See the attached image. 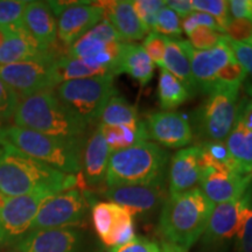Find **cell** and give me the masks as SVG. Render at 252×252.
I'll return each mask as SVG.
<instances>
[{"instance_id": "6da1fadb", "label": "cell", "mask_w": 252, "mask_h": 252, "mask_svg": "<svg viewBox=\"0 0 252 252\" xmlns=\"http://www.w3.org/2000/svg\"><path fill=\"white\" fill-rule=\"evenodd\" d=\"M84 181L81 173L65 174L26 156L0 138V193L15 197L34 193H60Z\"/></svg>"}, {"instance_id": "7a4b0ae2", "label": "cell", "mask_w": 252, "mask_h": 252, "mask_svg": "<svg viewBox=\"0 0 252 252\" xmlns=\"http://www.w3.org/2000/svg\"><path fill=\"white\" fill-rule=\"evenodd\" d=\"M214 207L197 187L169 194L160 215V232L166 242L187 252L203 236Z\"/></svg>"}, {"instance_id": "3957f363", "label": "cell", "mask_w": 252, "mask_h": 252, "mask_svg": "<svg viewBox=\"0 0 252 252\" xmlns=\"http://www.w3.org/2000/svg\"><path fill=\"white\" fill-rule=\"evenodd\" d=\"M12 121L18 127L68 140H78L87 128L72 117L53 90L20 98Z\"/></svg>"}, {"instance_id": "277c9868", "label": "cell", "mask_w": 252, "mask_h": 252, "mask_svg": "<svg viewBox=\"0 0 252 252\" xmlns=\"http://www.w3.org/2000/svg\"><path fill=\"white\" fill-rule=\"evenodd\" d=\"M168 154L152 141H144L110 156L105 184L117 186L163 184Z\"/></svg>"}, {"instance_id": "5b68a950", "label": "cell", "mask_w": 252, "mask_h": 252, "mask_svg": "<svg viewBox=\"0 0 252 252\" xmlns=\"http://www.w3.org/2000/svg\"><path fill=\"white\" fill-rule=\"evenodd\" d=\"M2 137L20 152L60 172L74 175L81 173L82 160L78 140L52 137L14 125L5 126Z\"/></svg>"}, {"instance_id": "8992f818", "label": "cell", "mask_w": 252, "mask_h": 252, "mask_svg": "<svg viewBox=\"0 0 252 252\" xmlns=\"http://www.w3.org/2000/svg\"><path fill=\"white\" fill-rule=\"evenodd\" d=\"M115 75H104L63 82L55 88V94L62 105L83 126L99 121L104 108L117 90Z\"/></svg>"}, {"instance_id": "52a82bcc", "label": "cell", "mask_w": 252, "mask_h": 252, "mask_svg": "<svg viewBox=\"0 0 252 252\" xmlns=\"http://www.w3.org/2000/svg\"><path fill=\"white\" fill-rule=\"evenodd\" d=\"M239 89L217 87L208 94V98L195 111L193 117L191 130L198 144L223 141L228 137L237 117Z\"/></svg>"}, {"instance_id": "ba28073f", "label": "cell", "mask_w": 252, "mask_h": 252, "mask_svg": "<svg viewBox=\"0 0 252 252\" xmlns=\"http://www.w3.org/2000/svg\"><path fill=\"white\" fill-rule=\"evenodd\" d=\"M59 56L34 61L0 64V80L17 93L20 98L41 91L53 90L59 86L54 70Z\"/></svg>"}, {"instance_id": "9c48e42d", "label": "cell", "mask_w": 252, "mask_h": 252, "mask_svg": "<svg viewBox=\"0 0 252 252\" xmlns=\"http://www.w3.org/2000/svg\"><path fill=\"white\" fill-rule=\"evenodd\" d=\"M58 193H34L7 197L0 209V244H17L31 231L47 198Z\"/></svg>"}, {"instance_id": "30bf717a", "label": "cell", "mask_w": 252, "mask_h": 252, "mask_svg": "<svg viewBox=\"0 0 252 252\" xmlns=\"http://www.w3.org/2000/svg\"><path fill=\"white\" fill-rule=\"evenodd\" d=\"M87 198L76 188L60 191L47 198L32 224L31 231L78 225L87 213Z\"/></svg>"}, {"instance_id": "8fae6325", "label": "cell", "mask_w": 252, "mask_h": 252, "mask_svg": "<svg viewBox=\"0 0 252 252\" xmlns=\"http://www.w3.org/2000/svg\"><path fill=\"white\" fill-rule=\"evenodd\" d=\"M91 216L97 235L110 249L134 238L133 214L126 208L113 202H97L94 204Z\"/></svg>"}, {"instance_id": "7c38bea8", "label": "cell", "mask_w": 252, "mask_h": 252, "mask_svg": "<svg viewBox=\"0 0 252 252\" xmlns=\"http://www.w3.org/2000/svg\"><path fill=\"white\" fill-rule=\"evenodd\" d=\"M144 123L149 139L168 149H181L187 146L194 138L190 123L180 112H154L147 116Z\"/></svg>"}, {"instance_id": "4fadbf2b", "label": "cell", "mask_w": 252, "mask_h": 252, "mask_svg": "<svg viewBox=\"0 0 252 252\" xmlns=\"http://www.w3.org/2000/svg\"><path fill=\"white\" fill-rule=\"evenodd\" d=\"M56 18L59 40L70 47L102 21L104 12L91 1H71Z\"/></svg>"}, {"instance_id": "5bb4252c", "label": "cell", "mask_w": 252, "mask_h": 252, "mask_svg": "<svg viewBox=\"0 0 252 252\" xmlns=\"http://www.w3.org/2000/svg\"><path fill=\"white\" fill-rule=\"evenodd\" d=\"M235 59L228 43V37L224 36L219 45L207 50L191 52V75L196 91L203 94L212 93L215 88L217 72L229 62Z\"/></svg>"}, {"instance_id": "9a60e30c", "label": "cell", "mask_w": 252, "mask_h": 252, "mask_svg": "<svg viewBox=\"0 0 252 252\" xmlns=\"http://www.w3.org/2000/svg\"><path fill=\"white\" fill-rule=\"evenodd\" d=\"M252 174L238 172H219L203 169L201 175V190L214 204L241 198L251 187Z\"/></svg>"}, {"instance_id": "2e32d148", "label": "cell", "mask_w": 252, "mask_h": 252, "mask_svg": "<svg viewBox=\"0 0 252 252\" xmlns=\"http://www.w3.org/2000/svg\"><path fill=\"white\" fill-rule=\"evenodd\" d=\"M105 196L134 215L157 209L166 198V190L163 184L117 186L106 189Z\"/></svg>"}, {"instance_id": "e0dca14e", "label": "cell", "mask_w": 252, "mask_h": 252, "mask_svg": "<svg viewBox=\"0 0 252 252\" xmlns=\"http://www.w3.org/2000/svg\"><path fill=\"white\" fill-rule=\"evenodd\" d=\"M5 40L0 46V64L34 61L58 56L55 47L46 48L32 37L23 25L4 28Z\"/></svg>"}, {"instance_id": "ac0fdd59", "label": "cell", "mask_w": 252, "mask_h": 252, "mask_svg": "<svg viewBox=\"0 0 252 252\" xmlns=\"http://www.w3.org/2000/svg\"><path fill=\"white\" fill-rule=\"evenodd\" d=\"M80 232L71 228L33 230L15 244L20 252H75Z\"/></svg>"}, {"instance_id": "d6986e66", "label": "cell", "mask_w": 252, "mask_h": 252, "mask_svg": "<svg viewBox=\"0 0 252 252\" xmlns=\"http://www.w3.org/2000/svg\"><path fill=\"white\" fill-rule=\"evenodd\" d=\"M245 200H247V193L238 200L220 203L214 207L212 215L208 220L206 231L203 234L204 243L219 245L235 237L237 234Z\"/></svg>"}, {"instance_id": "ffe728a7", "label": "cell", "mask_w": 252, "mask_h": 252, "mask_svg": "<svg viewBox=\"0 0 252 252\" xmlns=\"http://www.w3.org/2000/svg\"><path fill=\"white\" fill-rule=\"evenodd\" d=\"M94 5L103 9L104 18L117 31L122 42L131 43L143 40L150 34L132 7L128 0H112V1H94Z\"/></svg>"}, {"instance_id": "44dd1931", "label": "cell", "mask_w": 252, "mask_h": 252, "mask_svg": "<svg viewBox=\"0 0 252 252\" xmlns=\"http://www.w3.org/2000/svg\"><path fill=\"white\" fill-rule=\"evenodd\" d=\"M202 167L198 146L186 147L172 157L169 167V194L182 193L195 188L201 180Z\"/></svg>"}, {"instance_id": "7402d4cb", "label": "cell", "mask_w": 252, "mask_h": 252, "mask_svg": "<svg viewBox=\"0 0 252 252\" xmlns=\"http://www.w3.org/2000/svg\"><path fill=\"white\" fill-rule=\"evenodd\" d=\"M23 26L42 47H55L58 40V23L48 1H28L24 12Z\"/></svg>"}, {"instance_id": "603a6c76", "label": "cell", "mask_w": 252, "mask_h": 252, "mask_svg": "<svg viewBox=\"0 0 252 252\" xmlns=\"http://www.w3.org/2000/svg\"><path fill=\"white\" fill-rule=\"evenodd\" d=\"M110 156V149L98 127L88 139L83 154V179L86 184L94 186L103 185L106 179V171Z\"/></svg>"}, {"instance_id": "cb8c5ba5", "label": "cell", "mask_w": 252, "mask_h": 252, "mask_svg": "<svg viewBox=\"0 0 252 252\" xmlns=\"http://www.w3.org/2000/svg\"><path fill=\"white\" fill-rule=\"evenodd\" d=\"M191 52L193 47L189 41L166 37V50L162 68L180 80L190 94L196 93V88L191 75Z\"/></svg>"}, {"instance_id": "d4e9b609", "label": "cell", "mask_w": 252, "mask_h": 252, "mask_svg": "<svg viewBox=\"0 0 252 252\" xmlns=\"http://www.w3.org/2000/svg\"><path fill=\"white\" fill-rule=\"evenodd\" d=\"M125 72L145 87L150 83L154 75V63L151 61L143 46L135 43H124L119 58L117 75Z\"/></svg>"}, {"instance_id": "484cf974", "label": "cell", "mask_w": 252, "mask_h": 252, "mask_svg": "<svg viewBox=\"0 0 252 252\" xmlns=\"http://www.w3.org/2000/svg\"><path fill=\"white\" fill-rule=\"evenodd\" d=\"M225 145L239 171L243 174H252V131L235 122Z\"/></svg>"}, {"instance_id": "4316f807", "label": "cell", "mask_w": 252, "mask_h": 252, "mask_svg": "<svg viewBox=\"0 0 252 252\" xmlns=\"http://www.w3.org/2000/svg\"><path fill=\"white\" fill-rule=\"evenodd\" d=\"M98 128L102 132L111 154L117 151L135 146L149 139L146 126L143 121L133 126L98 125Z\"/></svg>"}, {"instance_id": "83f0119b", "label": "cell", "mask_w": 252, "mask_h": 252, "mask_svg": "<svg viewBox=\"0 0 252 252\" xmlns=\"http://www.w3.org/2000/svg\"><path fill=\"white\" fill-rule=\"evenodd\" d=\"M190 96V93L180 80L165 68L160 69L158 82V100L160 108L171 111L187 102Z\"/></svg>"}, {"instance_id": "f1b7e54d", "label": "cell", "mask_w": 252, "mask_h": 252, "mask_svg": "<svg viewBox=\"0 0 252 252\" xmlns=\"http://www.w3.org/2000/svg\"><path fill=\"white\" fill-rule=\"evenodd\" d=\"M140 122L137 108L121 96H113L99 117V125L105 126H133Z\"/></svg>"}, {"instance_id": "f546056e", "label": "cell", "mask_w": 252, "mask_h": 252, "mask_svg": "<svg viewBox=\"0 0 252 252\" xmlns=\"http://www.w3.org/2000/svg\"><path fill=\"white\" fill-rule=\"evenodd\" d=\"M54 70L56 74V78L59 81V84L71 80H80V78H89L109 75L98 68L91 67L84 60L70 58L68 55L59 56L58 60L55 61Z\"/></svg>"}, {"instance_id": "4dcf8cb0", "label": "cell", "mask_w": 252, "mask_h": 252, "mask_svg": "<svg viewBox=\"0 0 252 252\" xmlns=\"http://www.w3.org/2000/svg\"><path fill=\"white\" fill-rule=\"evenodd\" d=\"M236 248L238 252H252V187L247 191V200L236 234Z\"/></svg>"}, {"instance_id": "1f68e13d", "label": "cell", "mask_w": 252, "mask_h": 252, "mask_svg": "<svg viewBox=\"0 0 252 252\" xmlns=\"http://www.w3.org/2000/svg\"><path fill=\"white\" fill-rule=\"evenodd\" d=\"M191 6L196 12L207 13L215 19L219 27L224 34L225 28L230 21L228 1L225 0H191Z\"/></svg>"}, {"instance_id": "d6a6232c", "label": "cell", "mask_w": 252, "mask_h": 252, "mask_svg": "<svg viewBox=\"0 0 252 252\" xmlns=\"http://www.w3.org/2000/svg\"><path fill=\"white\" fill-rule=\"evenodd\" d=\"M153 32L161 34L166 37L180 39L182 34L180 17L171 8L165 6L160 9V12L157 15L156 26H154Z\"/></svg>"}, {"instance_id": "836d02e7", "label": "cell", "mask_w": 252, "mask_h": 252, "mask_svg": "<svg viewBox=\"0 0 252 252\" xmlns=\"http://www.w3.org/2000/svg\"><path fill=\"white\" fill-rule=\"evenodd\" d=\"M26 0H0V28H11L23 25Z\"/></svg>"}, {"instance_id": "e575fe53", "label": "cell", "mask_w": 252, "mask_h": 252, "mask_svg": "<svg viewBox=\"0 0 252 252\" xmlns=\"http://www.w3.org/2000/svg\"><path fill=\"white\" fill-rule=\"evenodd\" d=\"M166 6L165 0H134L132 1L134 13L139 18L149 33H152L156 26L157 15Z\"/></svg>"}, {"instance_id": "d590c367", "label": "cell", "mask_w": 252, "mask_h": 252, "mask_svg": "<svg viewBox=\"0 0 252 252\" xmlns=\"http://www.w3.org/2000/svg\"><path fill=\"white\" fill-rule=\"evenodd\" d=\"M225 35L213 28L207 26H198L188 34L189 43L195 50H207L219 45Z\"/></svg>"}, {"instance_id": "8d00e7d4", "label": "cell", "mask_w": 252, "mask_h": 252, "mask_svg": "<svg viewBox=\"0 0 252 252\" xmlns=\"http://www.w3.org/2000/svg\"><path fill=\"white\" fill-rule=\"evenodd\" d=\"M247 78V72L236 59L229 62L217 72L215 78V88L217 87H235L241 88ZM214 88V89H215Z\"/></svg>"}, {"instance_id": "74e56055", "label": "cell", "mask_w": 252, "mask_h": 252, "mask_svg": "<svg viewBox=\"0 0 252 252\" xmlns=\"http://www.w3.org/2000/svg\"><path fill=\"white\" fill-rule=\"evenodd\" d=\"M19 100L20 96L4 81L0 80V123L2 125L13 119Z\"/></svg>"}, {"instance_id": "f35d334b", "label": "cell", "mask_w": 252, "mask_h": 252, "mask_svg": "<svg viewBox=\"0 0 252 252\" xmlns=\"http://www.w3.org/2000/svg\"><path fill=\"white\" fill-rule=\"evenodd\" d=\"M224 35L234 42L250 43L252 41V20L249 18L230 19Z\"/></svg>"}, {"instance_id": "ab89813d", "label": "cell", "mask_w": 252, "mask_h": 252, "mask_svg": "<svg viewBox=\"0 0 252 252\" xmlns=\"http://www.w3.org/2000/svg\"><path fill=\"white\" fill-rule=\"evenodd\" d=\"M143 48L146 52V54L149 55L151 61L154 64L162 68L163 56H165L166 50V36L156 33V32L147 34V36L144 39Z\"/></svg>"}, {"instance_id": "60d3db41", "label": "cell", "mask_w": 252, "mask_h": 252, "mask_svg": "<svg viewBox=\"0 0 252 252\" xmlns=\"http://www.w3.org/2000/svg\"><path fill=\"white\" fill-rule=\"evenodd\" d=\"M198 26H207L213 28L220 33H222L220 28L219 27V24L216 23V20L214 19L212 15L207 14V13H202V12H191L190 14L187 15V17L184 18L181 23V27L182 31H185V33L190 34L195 28Z\"/></svg>"}, {"instance_id": "b9f144b4", "label": "cell", "mask_w": 252, "mask_h": 252, "mask_svg": "<svg viewBox=\"0 0 252 252\" xmlns=\"http://www.w3.org/2000/svg\"><path fill=\"white\" fill-rule=\"evenodd\" d=\"M228 43L236 61L243 67L245 72H247V80L252 82V45L234 42L229 39Z\"/></svg>"}, {"instance_id": "7bdbcfd3", "label": "cell", "mask_w": 252, "mask_h": 252, "mask_svg": "<svg viewBox=\"0 0 252 252\" xmlns=\"http://www.w3.org/2000/svg\"><path fill=\"white\" fill-rule=\"evenodd\" d=\"M159 249L156 242L144 237H134L127 243L111 248L109 252H156Z\"/></svg>"}, {"instance_id": "ee69618b", "label": "cell", "mask_w": 252, "mask_h": 252, "mask_svg": "<svg viewBox=\"0 0 252 252\" xmlns=\"http://www.w3.org/2000/svg\"><path fill=\"white\" fill-rule=\"evenodd\" d=\"M89 33L97 40L102 41L104 43H112V42H122L117 31L115 27L106 20L105 18L102 19V21L94 26L93 30L89 31ZM124 43V42H123Z\"/></svg>"}, {"instance_id": "f6af8a7d", "label": "cell", "mask_w": 252, "mask_h": 252, "mask_svg": "<svg viewBox=\"0 0 252 252\" xmlns=\"http://www.w3.org/2000/svg\"><path fill=\"white\" fill-rule=\"evenodd\" d=\"M228 8L231 19H250L252 0H231V1H228Z\"/></svg>"}, {"instance_id": "bcb514c9", "label": "cell", "mask_w": 252, "mask_h": 252, "mask_svg": "<svg viewBox=\"0 0 252 252\" xmlns=\"http://www.w3.org/2000/svg\"><path fill=\"white\" fill-rule=\"evenodd\" d=\"M236 122L241 123L252 131V99H242L238 102Z\"/></svg>"}, {"instance_id": "7dc6e473", "label": "cell", "mask_w": 252, "mask_h": 252, "mask_svg": "<svg viewBox=\"0 0 252 252\" xmlns=\"http://www.w3.org/2000/svg\"><path fill=\"white\" fill-rule=\"evenodd\" d=\"M166 6L174 11L179 17H187L194 12L193 6H191V0H166Z\"/></svg>"}, {"instance_id": "c3c4849f", "label": "cell", "mask_w": 252, "mask_h": 252, "mask_svg": "<svg viewBox=\"0 0 252 252\" xmlns=\"http://www.w3.org/2000/svg\"><path fill=\"white\" fill-rule=\"evenodd\" d=\"M161 252H186L185 250H182L179 247H176L174 244L168 243V242L163 241L162 245H161Z\"/></svg>"}, {"instance_id": "681fc988", "label": "cell", "mask_w": 252, "mask_h": 252, "mask_svg": "<svg viewBox=\"0 0 252 252\" xmlns=\"http://www.w3.org/2000/svg\"><path fill=\"white\" fill-rule=\"evenodd\" d=\"M244 87H245V91H247V94L251 97V99H252V82L248 81L247 78H245Z\"/></svg>"}, {"instance_id": "f907efd6", "label": "cell", "mask_w": 252, "mask_h": 252, "mask_svg": "<svg viewBox=\"0 0 252 252\" xmlns=\"http://www.w3.org/2000/svg\"><path fill=\"white\" fill-rule=\"evenodd\" d=\"M5 40V30L4 28H0V46H1V43L4 42Z\"/></svg>"}, {"instance_id": "816d5d0a", "label": "cell", "mask_w": 252, "mask_h": 252, "mask_svg": "<svg viewBox=\"0 0 252 252\" xmlns=\"http://www.w3.org/2000/svg\"><path fill=\"white\" fill-rule=\"evenodd\" d=\"M6 198H7V197H5L4 195H2L1 193H0V209H1L2 206H4V204H5V202H6Z\"/></svg>"}, {"instance_id": "f5cc1de1", "label": "cell", "mask_w": 252, "mask_h": 252, "mask_svg": "<svg viewBox=\"0 0 252 252\" xmlns=\"http://www.w3.org/2000/svg\"><path fill=\"white\" fill-rule=\"evenodd\" d=\"M4 127H5V126L2 125L1 123H0V138L2 137V130H4Z\"/></svg>"}, {"instance_id": "db71d44e", "label": "cell", "mask_w": 252, "mask_h": 252, "mask_svg": "<svg viewBox=\"0 0 252 252\" xmlns=\"http://www.w3.org/2000/svg\"><path fill=\"white\" fill-rule=\"evenodd\" d=\"M5 252H20V251H18L17 249H12V250H7V251H5Z\"/></svg>"}, {"instance_id": "11a10c76", "label": "cell", "mask_w": 252, "mask_h": 252, "mask_svg": "<svg viewBox=\"0 0 252 252\" xmlns=\"http://www.w3.org/2000/svg\"><path fill=\"white\" fill-rule=\"evenodd\" d=\"M156 252H161V249H160V248H159V249H158V250H157Z\"/></svg>"}, {"instance_id": "9f6ffc18", "label": "cell", "mask_w": 252, "mask_h": 252, "mask_svg": "<svg viewBox=\"0 0 252 252\" xmlns=\"http://www.w3.org/2000/svg\"><path fill=\"white\" fill-rule=\"evenodd\" d=\"M250 19L252 20V12H251V17H250Z\"/></svg>"}, {"instance_id": "6f0895ef", "label": "cell", "mask_w": 252, "mask_h": 252, "mask_svg": "<svg viewBox=\"0 0 252 252\" xmlns=\"http://www.w3.org/2000/svg\"><path fill=\"white\" fill-rule=\"evenodd\" d=\"M250 45H252V41H251V42H250Z\"/></svg>"}]
</instances>
